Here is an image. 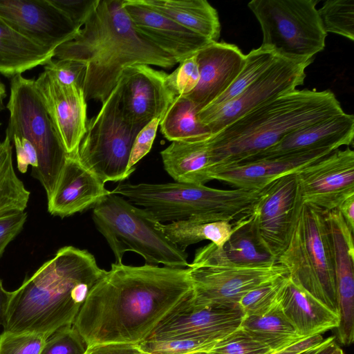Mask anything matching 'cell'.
I'll return each instance as SVG.
<instances>
[{
  "instance_id": "cell-36",
  "label": "cell",
  "mask_w": 354,
  "mask_h": 354,
  "mask_svg": "<svg viewBox=\"0 0 354 354\" xmlns=\"http://www.w3.org/2000/svg\"><path fill=\"white\" fill-rule=\"evenodd\" d=\"M218 341L208 339L146 340L138 346L144 354H192L208 353Z\"/></svg>"
},
{
  "instance_id": "cell-31",
  "label": "cell",
  "mask_w": 354,
  "mask_h": 354,
  "mask_svg": "<svg viewBox=\"0 0 354 354\" xmlns=\"http://www.w3.org/2000/svg\"><path fill=\"white\" fill-rule=\"evenodd\" d=\"M160 227L171 241L185 251L188 246L204 240L223 248L231 235L232 224L225 221L199 222L185 220L168 224L160 223Z\"/></svg>"
},
{
  "instance_id": "cell-49",
  "label": "cell",
  "mask_w": 354,
  "mask_h": 354,
  "mask_svg": "<svg viewBox=\"0 0 354 354\" xmlns=\"http://www.w3.org/2000/svg\"><path fill=\"white\" fill-rule=\"evenodd\" d=\"M12 292L6 290L0 279V326H3Z\"/></svg>"
},
{
  "instance_id": "cell-18",
  "label": "cell",
  "mask_w": 354,
  "mask_h": 354,
  "mask_svg": "<svg viewBox=\"0 0 354 354\" xmlns=\"http://www.w3.org/2000/svg\"><path fill=\"white\" fill-rule=\"evenodd\" d=\"M35 85L68 156H77L87 124V105L83 88L58 82L43 71Z\"/></svg>"
},
{
  "instance_id": "cell-44",
  "label": "cell",
  "mask_w": 354,
  "mask_h": 354,
  "mask_svg": "<svg viewBox=\"0 0 354 354\" xmlns=\"http://www.w3.org/2000/svg\"><path fill=\"white\" fill-rule=\"evenodd\" d=\"M27 216L23 212L0 217V259L9 243L22 230Z\"/></svg>"
},
{
  "instance_id": "cell-10",
  "label": "cell",
  "mask_w": 354,
  "mask_h": 354,
  "mask_svg": "<svg viewBox=\"0 0 354 354\" xmlns=\"http://www.w3.org/2000/svg\"><path fill=\"white\" fill-rule=\"evenodd\" d=\"M196 306L237 305L252 289L288 274L279 263L243 266L231 261L223 248L212 243L199 248L189 263Z\"/></svg>"
},
{
  "instance_id": "cell-39",
  "label": "cell",
  "mask_w": 354,
  "mask_h": 354,
  "mask_svg": "<svg viewBox=\"0 0 354 354\" xmlns=\"http://www.w3.org/2000/svg\"><path fill=\"white\" fill-rule=\"evenodd\" d=\"M46 337L34 333H10L0 335V354H40Z\"/></svg>"
},
{
  "instance_id": "cell-13",
  "label": "cell",
  "mask_w": 354,
  "mask_h": 354,
  "mask_svg": "<svg viewBox=\"0 0 354 354\" xmlns=\"http://www.w3.org/2000/svg\"><path fill=\"white\" fill-rule=\"evenodd\" d=\"M301 201L326 211L354 196V151L346 147L295 172Z\"/></svg>"
},
{
  "instance_id": "cell-43",
  "label": "cell",
  "mask_w": 354,
  "mask_h": 354,
  "mask_svg": "<svg viewBox=\"0 0 354 354\" xmlns=\"http://www.w3.org/2000/svg\"><path fill=\"white\" fill-rule=\"evenodd\" d=\"M79 28H81L99 0H50Z\"/></svg>"
},
{
  "instance_id": "cell-4",
  "label": "cell",
  "mask_w": 354,
  "mask_h": 354,
  "mask_svg": "<svg viewBox=\"0 0 354 354\" xmlns=\"http://www.w3.org/2000/svg\"><path fill=\"white\" fill-rule=\"evenodd\" d=\"M343 112L330 90L296 89L281 95L205 138L210 153V171L243 162L297 129Z\"/></svg>"
},
{
  "instance_id": "cell-50",
  "label": "cell",
  "mask_w": 354,
  "mask_h": 354,
  "mask_svg": "<svg viewBox=\"0 0 354 354\" xmlns=\"http://www.w3.org/2000/svg\"><path fill=\"white\" fill-rule=\"evenodd\" d=\"M337 344L333 337H330L323 342L312 354H331Z\"/></svg>"
},
{
  "instance_id": "cell-29",
  "label": "cell",
  "mask_w": 354,
  "mask_h": 354,
  "mask_svg": "<svg viewBox=\"0 0 354 354\" xmlns=\"http://www.w3.org/2000/svg\"><path fill=\"white\" fill-rule=\"evenodd\" d=\"M229 239L223 249L232 262L243 266L277 263L261 245L254 226L252 212L234 221Z\"/></svg>"
},
{
  "instance_id": "cell-28",
  "label": "cell",
  "mask_w": 354,
  "mask_h": 354,
  "mask_svg": "<svg viewBox=\"0 0 354 354\" xmlns=\"http://www.w3.org/2000/svg\"><path fill=\"white\" fill-rule=\"evenodd\" d=\"M240 328L272 351L283 349L303 338L284 314L279 301L261 315H245Z\"/></svg>"
},
{
  "instance_id": "cell-2",
  "label": "cell",
  "mask_w": 354,
  "mask_h": 354,
  "mask_svg": "<svg viewBox=\"0 0 354 354\" xmlns=\"http://www.w3.org/2000/svg\"><path fill=\"white\" fill-rule=\"evenodd\" d=\"M53 57L84 63L86 101L102 103L127 67L146 64L171 68L177 64L135 29L123 0H99L77 35L58 46Z\"/></svg>"
},
{
  "instance_id": "cell-26",
  "label": "cell",
  "mask_w": 354,
  "mask_h": 354,
  "mask_svg": "<svg viewBox=\"0 0 354 354\" xmlns=\"http://www.w3.org/2000/svg\"><path fill=\"white\" fill-rule=\"evenodd\" d=\"M153 10L210 41H218L217 10L205 0H142Z\"/></svg>"
},
{
  "instance_id": "cell-38",
  "label": "cell",
  "mask_w": 354,
  "mask_h": 354,
  "mask_svg": "<svg viewBox=\"0 0 354 354\" xmlns=\"http://www.w3.org/2000/svg\"><path fill=\"white\" fill-rule=\"evenodd\" d=\"M272 351L241 328L219 339L207 354H269Z\"/></svg>"
},
{
  "instance_id": "cell-16",
  "label": "cell",
  "mask_w": 354,
  "mask_h": 354,
  "mask_svg": "<svg viewBox=\"0 0 354 354\" xmlns=\"http://www.w3.org/2000/svg\"><path fill=\"white\" fill-rule=\"evenodd\" d=\"M192 297L160 324L147 340H219L240 328L245 314L239 304L196 306L192 303Z\"/></svg>"
},
{
  "instance_id": "cell-41",
  "label": "cell",
  "mask_w": 354,
  "mask_h": 354,
  "mask_svg": "<svg viewBox=\"0 0 354 354\" xmlns=\"http://www.w3.org/2000/svg\"><path fill=\"white\" fill-rule=\"evenodd\" d=\"M198 80L196 55L180 63L178 67L167 75L168 85L176 96L189 93L196 86Z\"/></svg>"
},
{
  "instance_id": "cell-42",
  "label": "cell",
  "mask_w": 354,
  "mask_h": 354,
  "mask_svg": "<svg viewBox=\"0 0 354 354\" xmlns=\"http://www.w3.org/2000/svg\"><path fill=\"white\" fill-rule=\"evenodd\" d=\"M160 120V118L152 120L138 133L131 151L127 167V172L129 175L135 171V165L150 151Z\"/></svg>"
},
{
  "instance_id": "cell-20",
  "label": "cell",
  "mask_w": 354,
  "mask_h": 354,
  "mask_svg": "<svg viewBox=\"0 0 354 354\" xmlns=\"http://www.w3.org/2000/svg\"><path fill=\"white\" fill-rule=\"evenodd\" d=\"M123 6L135 29L171 55L177 64L196 55L212 42L147 6L142 0H123Z\"/></svg>"
},
{
  "instance_id": "cell-46",
  "label": "cell",
  "mask_w": 354,
  "mask_h": 354,
  "mask_svg": "<svg viewBox=\"0 0 354 354\" xmlns=\"http://www.w3.org/2000/svg\"><path fill=\"white\" fill-rule=\"evenodd\" d=\"M324 341V339H323L322 335L303 337L283 349L272 351L269 354H299L319 346Z\"/></svg>"
},
{
  "instance_id": "cell-35",
  "label": "cell",
  "mask_w": 354,
  "mask_h": 354,
  "mask_svg": "<svg viewBox=\"0 0 354 354\" xmlns=\"http://www.w3.org/2000/svg\"><path fill=\"white\" fill-rule=\"evenodd\" d=\"M288 279L289 274L246 293L239 302L245 315H261L278 304Z\"/></svg>"
},
{
  "instance_id": "cell-32",
  "label": "cell",
  "mask_w": 354,
  "mask_h": 354,
  "mask_svg": "<svg viewBox=\"0 0 354 354\" xmlns=\"http://www.w3.org/2000/svg\"><path fill=\"white\" fill-rule=\"evenodd\" d=\"M30 192L17 177L12 164V145L6 136L0 142V217L24 212Z\"/></svg>"
},
{
  "instance_id": "cell-12",
  "label": "cell",
  "mask_w": 354,
  "mask_h": 354,
  "mask_svg": "<svg viewBox=\"0 0 354 354\" xmlns=\"http://www.w3.org/2000/svg\"><path fill=\"white\" fill-rule=\"evenodd\" d=\"M313 62L279 57L261 75L233 99L213 109H203L197 116L211 134L259 105L304 84L306 69Z\"/></svg>"
},
{
  "instance_id": "cell-23",
  "label": "cell",
  "mask_w": 354,
  "mask_h": 354,
  "mask_svg": "<svg viewBox=\"0 0 354 354\" xmlns=\"http://www.w3.org/2000/svg\"><path fill=\"white\" fill-rule=\"evenodd\" d=\"M334 250L336 293L339 317V335L354 333L353 232L337 209L326 211Z\"/></svg>"
},
{
  "instance_id": "cell-24",
  "label": "cell",
  "mask_w": 354,
  "mask_h": 354,
  "mask_svg": "<svg viewBox=\"0 0 354 354\" xmlns=\"http://www.w3.org/2000/svg\"><path fill=\"white\" fill-rule=\"evenodd\" d=\"M353 136L354 116L343 112L297 129L271 147L244 161L275 157L326 146L339 148L342 146L349 147L353 143Z\"/></svg>"
},
{
  "instance_id": "cell-3",
  "label": "cell",
  "mask_w": 354,
  "mask_h": 354,
  "mask_svg": "<svg viewBox=\"0 0 354 354\" xmlns=\"http://www.w3.org/2000/svg\"><path fill=\"white\" fill-rule=\"evenodd\" d=\"M86 250L64 246L12 292L3 331L48 338L73 325L89 291L105 274Z\"/></svg>"
},
{
  "instance_id": "cell-25",
  "label": "cell",
  "mask_w": 354,
  "mask_h": 354,
  "mask_svg": "<svg viewBox=\"0 0 354 354\" xmlns=\"http://www.w3.org/2000/svg\"><path fill=\"white\" fill-rule=\"evenodd\" d=\"M279 304L301 337L321 335L339 326V315L305 290L290 275Z\"/></svg>"
},
{
  "instance_id": "cell-47",
  "label": "cell",
  "mask_w": 354,
  "mask_h": 354,
  "mask_svg": "<svg viewBox=\"0 0 354 354\" xmlns=\"http://www.w3.org/2000/svg\"><path fill=\"white\" fill-rule=\"evenodd\" d=\"M84 354H144L138 345L112 344L88 348Z\"/></svg>"
},
{
  "instance_id": "cell-5",
  "label": "cell",
  "mask_w": 354,
  "mask_h": 354,
  "mask_svg": "<svg viewBox=\"0 0 354 354\" xmlns=\"http://www.w3.org/2000/svg\"><path fill=\"white\" fill-rule=\"evenodd\" d=\"M262 189H220L178 182L121 183L111 192L147 209L162 223L185 220L230 223L252 211Z\"/></svg>"
},
{
  "instance_id": "cell-51",
  "label": "cell",
  "mask_w": 354,
  "mask_h": 354,
  "mask_svg": "<svg viewBox=\"0 0 354 354\" xmlns=\"http://www.w3.org/2000/svg\"><path fill=\"white\" fill-rule=\"evenodd\" d=\"M6 86L0 80V111L5 109L4 99L6 97Z\"/></svg>"
},
{
  "instance_id": "cell-22",
  "label": "cell",
  "mask_w": 354,
  "mask_h": 354,
  "mask_svg": "<svg viewBox=\"0 0 354 354\" xmlns=\"http://www.w3.org/2000/svg\"><path fill=\"white\" fill-rule=\"evenodd\" d=\"M104 183L77 156H68L48 199V212L62 218L93 207L109 194Z\"/></svg>"
},
{
  "instance_id": "cell-45",
  "label": "cell",
  "mask_w": 354,
  "mask_h": 354,
  "mask_svg": "<svg viewBox=\"0 0 354 354\" xmlns=\"http://www.w3.org/2000/svg\"><path fill=\"white\" fill-rule=\"evenodd\" d=\"M15 147L17 169L21 173H26L28 167L32 169L38 166V155L35 148L26 138L13 136L10 139Z\"/></svg>"
},
{
  "instance_id": "cell-37",
  "label": "cell",
  "mask_w": 354,
  "mask_h": 354,
  "mask_svg": "<svg viewBox=\"0 0 354 354\" xmlns=\"http://www.w3.org/2000/svg\"><path fill=\"white\" fill-rule=\"evenodd\" d=\"M88 346L73 325L63 326L46 340L40 354H84Z\"/></svg>"
},
{
  "instance_id": "cell-19",
  "label": "cell",
  "mask_w": 354,
  "mask_h": 354,
  "mask_svg": "<svg viewBox=\"0 0 354 354\" xmlns=\"http://www.w3.org/2000/svg\"><path fill=\"white\" fill-rule=\"evenodd\" d=\"M326 146L290 153L279 156L244 161L214 167L210 180L229 183L236 189L259 190L277 178L323 158L337 149Z\"/></svg>"
},
{
  "instance_id": "cell-48",
  "label": "cell",
  "mask_w": 354,
  "mask_h": 354,
  "mask_svg": "<svg viewBox=\"0 0 354 354\" xmlns=\"http://www.w3.org/2000/svg\"><path fill=\"white\" fill-rule=\"evenodd\" d=\"M350 229L354 230V196L344 201L337 208Z\"/></svg>"
},
{
  "instance_id": "cell-14",
  "label": "cell",
  "mask_w": 354,
  "mask_h": 354,
  "mask_svg": "<svg viewBox=\"0 0 354 354\" xmlns=\"http://www.w3.org/2000/svg\"><path fill=\"white\" fill-rule=\"evenodd\" d=\"M300 200L296 176L292 172L264 187L252 211L259 241L277 261L287 245Z\"/></svg>"
},
{
  "instance_id": "cell-21",
  "label": "cell",
  "mask_w": 354,
  "mask_h": 354,
  "mask_svg": "<svg viewBox=\"0 0 354 354\" xmlns=\"http://www.w3.org/2000/svg\"><path fill=\"white\" fill-rule=\"evenodd\" d=\"M245 56L238 46L225 41H212L197 52L199 80L185 96L198 113L230 86L243 67Z\"/></svg>"
},
{
  "instance_id": "cell-54",
  "label": "cell",
  "mask_w": 354,
  "mask_h": 354,
  "mask_svg": "<svg viewBox=\"0 0 354 354\" xmlns=\"http://www.w3.org/2000/svg\"><path fill=\"white\" fill-rule=\"evenodd\" d=\"M192 354H207V353L201 352V353H192Z\"/></svg>"
},
{
  "instance_id": "cell-17",
  "label": "cell",
  "mask_w": 354,
  "mask_h": 354,
  "mask_svg": "<svg viewBox=\"0 0 354 354\" xmlns=\"http://www.w3.org/2000/svg\"><path fill=\"white\" fill-rule=\"evenodd\" d=\"M167 75L146 64L127 67L118 83L122 106L128 121L142 129L152 120H162L176 95Z\"/></svg>"
},
{
  "instance_id": "cell-11",
  "label": "cell",
  "mask_w": 354,
  "mask_h": 354,
  "mask_svg": "<svg viewBox=\"0 0 354 354\" xmlns=\"http://www.w3.org/2000/svg\"><path fill=\"white\" fill-rule=\"evenodd\" d=\"M140 130L125 117L118 83L99 113L87 121L77 157L104 183L123 181L130 176L131 151Z\"/></svg>"
},
{
  "instance_id": "cell-34",
  "label": "cell",
  "mask_w": 354,
  "mask_h": 354,
  "mask_svg": "<svg viewBox=\"0 0 354 354\" xmlns=\"http://www.w3.org/2000/svg\"><path fill=\"white\" fill-rule=\"evenodd\" d=\"M317 11L327 34L354 40V0H327Z\"/></svg>"
},
{
  "instance_id": "cell-9",
  "label": "cell",
  "mask_w": 354,
  "mask_h": 354,
  "mask_svg": "<svg viewBox=\"0 0 354 354\" xmlns=\"http://www.w3.org/2000/svg\"><path fill=\"white\" fill-rule=\"evenodd\" d=\"M319 0H252L248 6L263 34L261 46L279 57L307 60L325 48V32L317 9Z\"/></svg>"
},
{
  "instance_id": "cell-6",
  "label": "cell",
  "mask_w": 354,
  "mask_h": 354,
  "mask_svg": "<svg viewBox=\"0 0 354 354\" xmlns=\"http://www.w3.org/2000/svg\"><path fill=\"white\" fill-rule=\"evenodd\" d=\"M277 263L305 290L339 315L333 243L326 210L300 200Z\"/></svg>"
},
{
  "instance_id": "cell-27",
  "label": "cell",
  "mask_w": 354,
  "mask_h": 354,
  "mask_svg": "<svg viewBox=\"0 0 354 354\" xmlns=\"http://www.w3.org/2000/svg\"><path fill=\"white\" fill-rule=\"evenodd\" d=\"M54 51L43 48L13 30L0 17V73L21 75L53 59Z\"/></svg>"
},
{
  "instance_id": "cell-1",
  "label": "cell",
  "mask_w": 354,
  "mask_h": 354,
  "mask_svg": "<svg viewBox=\"0 0 354 354\" xmlns=\"http://www.w3.org/2000/svg\"><path fill=\"white\" fill-rule=\"evenodd\" d=\"M192 295L187 268L114 263L89 291L73 326L88 348L138 345Z\"/></svg>"
},
{
  "instance_id": "cell-7",
  "label": "cell",
  "mask_w": 354,
  "mask_h": 354,
  "mask_svg": "<svg viewBox=\"0 0 354 354\" xmlns=\"http://www.w3.org/2000/svg\"><path fill=\"white\" fill-rule=\"evenodd\" d=\"M93 208V220L111 249L115 263L122 264L124 254L130 251L140 255L146 264L188 266L187 252L167 238L160 223L147 209L111 192Z\"/></svg>"
},
{
  "instance_id": "cell-40",
  "label": "cell",
  "mask_w": 354,
  "mask_h": 354,
  "mask_svg": "<svg viewBox=\"0 0 354 354\" xmlns=\"http://www.w3.org/2000/svg\"><path fill=\"white\" fill-rule=\"evenodd\" d=\"M44 71L64 85H75L83 88L86 66L72 59H51L44 66ZM84 91V90H83Z\"/></svg>"
},
{
  "instance_id": "cell-55",
  "label": "cell",
  "mask_w": 354,
  "mask_h": 354,
  "mask_svg": "<svg viewBox=\"0 0 354 354\" xmlns=\"http://www.w3.org/2000/svg\"><path fill=\"white\" fill-rule=\"evenodd\" d=\"M0 126H1V123H0Z\"/></svg>"
},
{
  "instance_id": "cell-15",
  "label": "cell",
  "mask_w": 354,
  "mask_h": 354,
  "mask_svg": "<svg viewBox=\"0 0 354 354\" xmlns=\"http://www.w3.org/2000/svg\"><path fill=\"white\" fill-rule=\"evenodd\" d=\"M0 17L22 36L53 51L80 30L50 0H0Z\"/></svg>"
},
{
  "instance_id": "cell-33",
  "label": "cell",
  "mask_w": 354,
  "mask_h": 354,
  "mask_svg": "<svg viewBox=\"0 0 354 354\" xmlns=\"http://www.w3.org/2000/svg\"><path fill=\"white\" fill-rule=\"evenodd\" d=\"M279 57L273 50L262 46L245 55L243 67L230 86L203 109H213L233 99L266 71Z\"/></svg>"
},
{
  "instance_id": "cell-52",
  "label": "cell",
  "mask_w": 354,
  "mask_h": 354,
  "mask_svg": "<svg viewBox=\"0 0 354 354\" xmlns=\"http://www.w3.org/2000/svg\"><path fill=\"white\" fill-rule=\"evenodd\" d=\"M331 354H344V353L343 351L337 345Z\"/></svg>"
},
{
  "instance_id": "cell-8",
  "label": "cell",
  "mask_w": 354,
  "mask_h": 354,
  "mask_svg": "<svg viewBox=\"0 0 354 354\" xmlns=\"http://www.w3.org/2000/svg\"><path fill=\"white\" fill-rule=\"evenodd\" d=\"M9 120L6 136L26 138L35 148L38 166L31 175L38 180L47 197L52 193L68 156L37 91L35 80L17 75L11 78L6 104Z\"/></svg>"
},
{
  "instance_id": "cell-30",
  "label": "cell",
  "mask_w": 354,
  "mask_h": 354,
  "mask_svg": "<svg viewBox=\"0 0 354 354\" xmlns=\"http://www.w3.org/2000/svg\"><path fill=\"white\" fill-rule=\"evenodd\" d=\"M197 113L186 96H176L160 120V132L171 142H194L207 138L211 133L200 122Z\"/></svg>"
},
{
  "instance_id": "cell-53",
  "label": "cell",
  "mask_w": 354,
  "mask_h": 354,
  "mask_svg": "<svg viewBox=\"0 0 354 354\" xmlns=\"http://www.w3.org/2000/svg\"><path fill=\"white\" fill-rule=\"evenodd\" d=\"M318 347V346H317ZM315 348L313 349H311V350H309V351H304V352H302L301 353H299V354H312V353L317 348Z\"/></svg>"
}]
</instances>
